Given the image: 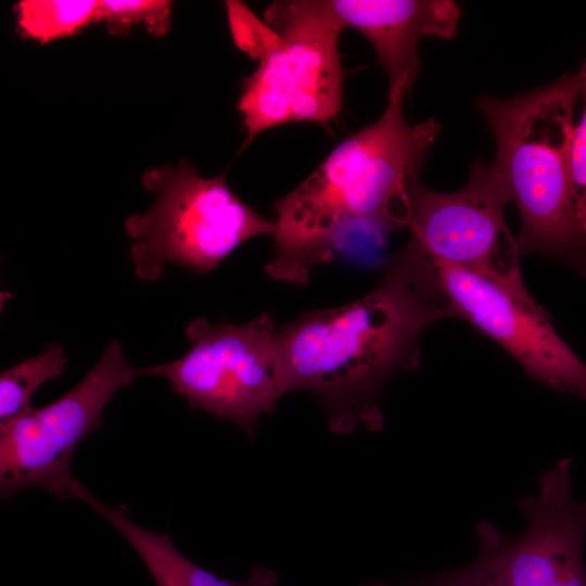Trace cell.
<instances>
[{
    "label": "cell",
    "mask_w": 586,
    "mask_h": 586,
    "mask_svg": "<svg viewBox=\"0 0 586 586\" xmlns=\"http://www.w3.org/2000/svg\"><path fill=\"white\" fill-rule=\"evenodd\" d=\"M451 317L435 266L413 243L393 256L380 283L348 304L310 310L276 331L283 393L316 395L336 434L382 425L384 383L420 362L419 339Z\"/></svg>",
    "instance_id": "obj_1"
},
{
    "label": "cell",
    "mask_w": 586,
    "mask_h": 586,
    "mask_svg": "<svg viewBox=\"0 0 586 586\" xmlns=\"http://www.w3.org/2000/svg\"><path fill=\"white\" fill-rule=\"evenodd\" d=\"M403 93L388 94L381 117L337 144L289 194L275 203L273 257L266 272L305 284L313 267L329 263L356 235L381 243L406 227L409 199L441 130L435 117L409 124Z\"/></svg>",
    "instance_id": "obj_2"
},
{
    "label": "cell",
    "mask_w": 586,
    "mask_h": 586,
    "mask_svg": "<svg viewBox=\"0 0 586 586\" xmlns=\"http://www.w3.org/2000/svg\"><path fill=\"white\" fill-rule=\"evenodd\" d=\"M581 84L576 74L508 99L479 97L474 104L491 129V164L521 215L520 254L570 264L586 277V238L571 193V143Z\"/></svg>",
    "instance_id": "obj_3"
},
{
    "label": "cell",
    "mask_w": 586,
    "mask_h": 586,
    "mask_svg": "<svg viewBox=\"0 0 586 586\" xmlns=\"http://www.w3.org/2000/svg\"><path fill=\"white\" fill-rule=\"evenodd\" d=\"M142 182L156 200L145 213L127 217L125 231L143 281H155L167 264L206 273L243 242L275 232V222L243 203L224 175L204 178L187 160L146 170Z\"/></svg>",
    "instance_id": "obj_4"
},
{
    "label": "cell",
    "mask_w": 586,
    "mask_h": 586,
    "mask_svg": "<svg viewBox=\"0 0 586 586\" xmlns=\"http://www.w3.org/2000/svg\"><path fill=\"white\" fill-rule=\"evenodd\" d=\"M265 22L279 46L245 78L238 104L246 144L291 122L326 124L341 109L344 69L337 50L343 27L324 0L275 1Z\"/></svg>",
    "instance_id": "obj_5"
},
{
    "label": "cell",
    "mask_w": 586,
    "mask_h": 586,
    "mask_svg": "<svg viewBox=\"0 0 586 586\" xmlns=\"http://www.w3.org/2000/svg\"><path fill=\"white\" fill-rule=\"evenodd\" d=\"M272 316L262 314L243 324L213 323L198 317L188 322L191 348L180 358L144 368L161 375L171 392L192 408L232 421L247 435L284 395L279 371Z\"/></svg>",
    "instance_id": "obj_6"
},
{
    "label": "cell",
    "mask_w": 586,
    "mask_h": 586,
    "mask_svg": "<svg viewBox=\"0 0 586 586\" xmlns=\"http://www.w3.org/2000/svg\"><path fill=\"white\" fill-rule=\"evenodd\" d=\"M144 375L131 366L118 340H111L99 361L66 394L40 408L30 407L0 424V495L12 499L27 488L71 498L78 482L72 457L88 434L103 424L106 404L120 388Z\"/></svg>",
    "instance_id": "obj_7"
},
{
    "label": "cell",
    "mask_w": 586,
    "mask_h": 586,
    "mask_svg": "<svg viewBox=\"0 0 586 586\" xmlns=\"http://www.w3.org/2000/svg\"><path fill=\"white\" fill-rule=\"evenodd\" d=\"M572 464L560 459L540 475L537 494L519 500L526 526L518 538L479 523L474 586H586V500L573 496Z\"/></svg>",
    "instance_id": "obj_8"
},
{
    "label": "cell",
    "mask_w": 586,
    "mask_h": 586,
    "mask_svg": "<svg viewBox=\"0 0 586 586\" xmlns=\"http://www.w3.org/2000/svg\"><path fill=\"white\" fill-rule=\"evenodd\" d=\"M511 201L492 165L481 160L470 168L467 184L437 192L419 182L411 191L406 227L409 241L431 259L479 275L525 301L517 240L505 221Z\"/></svg>",
    "instance_id": "obj_9"
},
{
    "label": "cell",
    "mask_w": 586,
    "mask_h": 586,
    "mask_svg": "<svg viewBox=\"0 0 586 586\" xmlns=\"http://www.w3.org/2000/svg\"><path fill=\"white\" fill-rule=\"evenodd\" d=\"M431 262L451 317L469 321L493 339L532 380L553 391L586 398V364L556 332L544 308L479 275L440 260Z\"/></svg>",
    "instance_id": "obj_10"
},
{
    "label": "cell",
    "mask_w": 586,
    "mask_h": 586,
    "mask_svg": "<svg viewBox=\"0 0 586 586\" xmlns=\"http://www.w3.org/2000/svg\"><path fill=\"white\" fill-rule=\"evenodd\" d=\"M343 28L364 35L388 80V94L411 91L420 68L418 42L424 36L450 40L460 7L449 0H324Z\"/></svg>",
    "instance_id": "obj_11"
},
{
    "label": "cell",
    "mask_w": 586,
    "mask_h": 586,
    "mask_svg": "<svg viewBox=\"0 0 586 586\" xmlns=\"http://www.w3.org/2000/svg\"><path fill=\"white\" fill-rule=\"evenodd\" d=\"M73 498L79 499L103 515L132 546L157 586H275L277 573L256 565L243 581H231L201 568L183 556L166 534L150 532L135 523L125 506L112 508L78 483Z\"/></svg>",
    "instance_id": "obj_12"
},
{
    "label": "cell",
    "mask_w": 586,
    "mask_h": 586,
    "mask_svg": "<svg viewBox=\"0 0 586 586\" xmlns=\"http://www.w3.org/2000/svg\"><path fill=\"white\" fill-rule=\"evenodd\" d=\"M14 11L21 35L40 43L73 36L100 22L98 0H22Z\"/></svg>",
    "instance_id": "obj_13"
},
{
    "label": "cell",
    "mask_w": 586,
    "mask_h": 586,
    "mask_svg": "<svg viewBox=\"0 0 586 586\" xmlns=\"http://www.w3.org/2000/svg\"><path fill=\"white\" fill-rule=\"evenodd\" d=\"M67 356L60 343H51L40 354L14 365L0 375V424L31 407L34 393L47 381L66 371Z\"/></svg>",
    "instance_id": "obj_14"
},
{
    "label": "cell",
    "mask_w": 586,
    "mask_h": 586,
    "mask_svg": "<svg viewBox=\"0 0 586 586\" xmlns=\"http://www.w3.org/2000/svg\"><path fill=\"white\" fill-rule=\"evenodd\" d=\"M171 7L167 0H102L99 20L114 36H126L142 24L152 36L163 37L171 27Z\"/></svg>",
    "instance_id": "obj_15"
},
{
    "label": "cell",
    "mask_w": 586,
    "mask_h": 586,
    "mask_svg": "<svg viewBox=\"0 0 586 586\" xmlns=\"http://www.w3.org/2000/svg\"><path fill=\"white\" fill-rule=\"evenodd\" d=\"M229 28L237 47L259 61L273 51L280 37L242 1H226Z\"/></svg>",
    "instance_id": "obj_16"
},
{
    "label": "cell",
    "mask_w": 586,
    "mask_h": 586,
    "mask_svg": "<svg viewBox=\"0 0 586 586\" xmlns=\"http://www.w3.org/2000/svg\"><path fill=\"white\" fill-rule=\"evenodd\" d=\"M577 76L583 112L575 125L571 143V193L577 225L586 238V58Z\"/></svg>",
    "instance_id": "obj_17"
},
{
    "label": "cell",
    "mask_w": 586,
    "mask_h": 586,
    "mask_svg": "<svg viewBox=\"0 0 586 586\" xmlns=\"http://www.w3.org/2000/svg\"><path fill=\"white\" fill-rule=\"evenodd\" d=\"M390 586H474L473 571L470 563L453 571L425 576L400 585Z\"/></svg>",
    "instance_id": "obj_18"
}]
</instances>
